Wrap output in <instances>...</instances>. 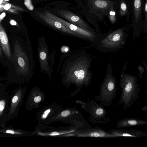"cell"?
<instances>
[{
	"label": "cell",
	"mask_w": 147,
	"mask_h": 147,
	"mask_svg": "<svg viewBox=\"0 0 147 147\" xmlns=\"http://www.w3.org/2000/svg\"><path fill=\"white\" fill-rule=\"evenodd\" d=\"M145 0H130L133 34L137 36L143 29V10Z\"/></svg>",
	"instance_id": "obj_7"
},
{
	"label": "cell",
	"mask_w": 147,
	"mask_h": 147,
	"mask_svg": "<svg viewBox=\"0 0 147 147\" xmlns=\"http://www.w3.org/2000/svg\"><path fill=\"white\" fill-rule=\"evenodd\" d=\"M0 45L6 56L9 60L11 58L9 44L7 35L2 25L0 24Z\"/></svg>",
	"instance_id": "obj_14"
},
{
	"label": "cell",
	"mask_w": 147,
	"mask_h": 147,
	"mask_svg": "<svg viewBox=\"0 0 147 147\" xmlns=\"http://www.w3.org/2000/svg\"><path fill=\"white\" fill-rule=\"evenodd\" d=\"M127 64L126 62L121 74L120 86L121 93L118 104H123V109L125 110L131 107L137 100L140 91L137 77L125 73Z\"/></svg>",
	"instance_id": "obj_4"
},
{
	"label": "cell",
	"mask_w": 147,
	"mask_h": 147,
	"mask_svg": "<svg viewBox=\"0 0 147 147\" xmlns=\"http://www.w3.org/2000/svg\"><path fill=\"white\" fill-rule=\"evenodd\" d=\"M116 91L115 79L113 75L112 67L109 63L107 66L106 75L101 83L99 94L95 96V99L102 106L109 107L116 97Z\"/></svg>",
	"instance_id": "obj_6"
},
{
	"label": "cell",
	"mask_w": 147,
	"mask_h": 147,
	"mask_svg": "<svg viewBox=\"0 0 147 147\" xmlns=\"http://www.w3.org/2000/svg\"><path fill=\"white\" fill-rule=\"evenodd\" d=\"M70 113V111L68 110H67L62 111L61 113V115L62 117H66L68 116Z\"/></svg>",
	"instance_id": "obj_21"
},
{
	"label": "cell",
	"mask_w": 147,
	"mask_h": 147,
	"mask_svg": "<svg viewBox=\"0 0 147 147\" xmlns=\"http://www.w3.org/2000/svg\"><path fill=\"white\" fill-rule=\"evenodd\" d=\"M35 13L38 17L55 30L66 36H73L80 38V36L78 34L71 30L59 22L49 16L45 13L36 12Z\"/></svg>",
	"instance_id": "obj_10"
},
{
	"label": "cell",
	"mask_w": 147,
	"mask_h": 147,
	"mask_svg": "<svg viewBox=\"0 0 147 147\" xmlns=\"http://www.w3.org/2000/svg\"><path fill=\"white\" fill-rule=\"evenodd\" d=\"M144 17L143 21V29L144 33H147V0H145L143 10Z\"/></svg>",
	"instance_id": "obj_19"
},
{
	"label": "cell",
	"mask_w": 147,
	"mask_h": 147,
	"mask_svg": "<svg viewBox=\"0 0 147 147\" xmlns=\"http://www.w3.org/2000/svg\"><path fill=\"white\" fill-rule=\"evenodd\" d=\"M5 105V101L1 100L0 101V113H1L4 109Z\"/></svg>",
	"instance_id": "obj_22"
},
{
	"label": "cell",
	"mask_w": 147,
	"mask_h": 147,
	"mask_svg": "<svg viewBox=\"0 0 147 147\" xmlns=\"http://www.w3.org/2000/svg\"><path fill=\"white\" fill-rule=\"evenodd\" d=\"M85 136L98 138H116V136L110 133L109 131L98 127L90 129L85 133Z\"/></svg>",
	"instance_id": "obj_17"
},
{
	"label": "cell",
	"mask_w": 147,
	"mask_h": 147,
	"mask_svg": "<svg viewBox=\"0 0 147 147\" xmlns=\"http://www.w3.org/2000/svg\"><path fill=\"white\" fill-rule=\"evenodd\" d=\"M10 23L12 25L15 26L17 25L16 22L15 20H12L10 21Z\"/></svg>",
	"instance_id": "obj_27"
},
{
	"label": "cell",
	"mask_w": 147,
	"mask_h": 147,
	"mask_svg": "<svg viewBox=\"0 0 147 147\" xmlns=\"http://www.w3.org/2000/svg\"><path fill=\"white\" fill-rule=\"evenodd\" d=\"M9 3L5 1L4 0H0V4H5Z\"/></svg>",
	"instance_id": "obj_28"
},
{
	"label": "cell",
	"mask_w": 147,
	"mask_h": 147,
	"mask_svg": "<svg viewBox=\"0 0 147 147\" xmlns=\"http://www.w3.org/2000/svg\"><path fill=\"white\" fill-rule=\"evenodd\" d=\"M50 111V109H48L45 111L44 114L42 116V117L43 119H45L47 117L48 114L49 113Z\"/></svg>",
	"instance_id": "obj_23"
},
{
	"label": "cell",
	"mask_w": 147,
	"mask_h": 147,
	"mask_svg": "<svg viewBox=\"0 0 147 147\" xmlns=\"http://www.w3.org/2000/svg\"><path fill=\"white\" fill-rule=\"evenodd\" d=\"M13 53L17 71L24 77L31 78L34 73V64L30 43L24 48L16 43Z\"/></svg>",
	"instance_id": "obj_5"
},
{
	"label": "cell",
	"mask_w": 147,
	"mask_h": 147,
	"mask_svg": "<svg viewBox=\"0 0 147 147\" xmlns=\"http://www.w3.org/2000/svg\"><path fill=\"white\" fill-rule=\"evenodd\" d=\"M5 1H9V0H4Z\"/></svg>",
	"instance_id": "obj_32"
},
{
	"label": "cell",
	"mask_w": 147,
	"mask_h": 147,
	"mask_svg": "<svg viewBox=\"0 0 147 147\" xmlns=\"http://www.w3.org/2000/svg\"><path fill=\"white\" fill-rule=\"evenodd\" d=\"M45 13L51 18L59 22L71 30L78 34L80 36L81 39L89 41L93 44L97 40L100 34H95L86 31L73 24L62 20L51 13L48 11H46Z\"/></svg>",
	"instance_id": "obj_9"
},
{
	"label": "cell",
	"mask_w": 147,
	"mask_h": 147,
	"mask_svg": "<svg viewBox=\"0 0 147 147\" xmlns=\"http://www.w3.org/2000/svg\"><path fill=\"white\" fill-rule=\"evenodd\" d=\"M117 10L118 17H126L129 21L131 16V7L130 2L128 0H119Z\"/></svg>",
	"instance_id": "obj_16"
},
{
	"label": "cell",
	"mask_w": 147,
	"mask_h": 147,
	"mask_svg": "<svg viewBox=\"0 0 147 147\" xmlns=\"http://www.w3.org/2000/svg\"><path fill=\"white\" fill-rule=\"evenodd\" d=\"M92 58L85 52L75 53L67 56L60 75L63 82L87 86L92 82L90 70Z\"/></svg>",
	"instance_id": "obj_1"
},
{
	"label": "cell",
	"mask_w": 147,
	"mask_h": 147,
	"mask_svg": "<svg viewBox=\"0 0 147 147\" xmlns=\"http://www.w3.org/2000/svg\"><path fill=\"white\" fill-rule=\"evenodd\" d=\"M18 98L17 96H14L13 97V98L12 99V103L14 104L16 103V102H17L18 100Z\"/></svg>",
	"instance_id": "obj_25"
},
{
	"label": "cell",
	"mask_w": 147,
	"mask_h": 147,
	"mask_svg": "<svg viewBox=\"0 0 147 147\" xmlns=\"http://www.w3.org/2000/svg\"><path fill=\"white\" fill-rule=\"evenodd\" d=\"M119 0H86L87 17L88 21L99 34L100 31L98 22L107 24L105 18L108 17L112 11L117 10Z\"/></svg>",
	"instance_id": "obj_2"
},
{
	"label": "cell",
	"mask_w": 147,
	"mask_h": 147,
	"mask_svg": "<svg viewBox=\"0 0 147 147\" xmlns=\"http://www.w3.org/2000/svg\"><path fill=\"white\" fill-rule=\"evenodd\" d=\"M24 4L29 10L32 11L34 9V7L31 0H24Z\"/></svg>",
	"instance_id": "obj_20"
},
{
	"label": "cell",
	"mask_w": 147,
	"mask_h": 147,
	"mask_svg": "<svg viewBox=\"0 0 147 147\" xmlns=\"http://www.w3.org/2000/svg\"><path fill=\"white\" fill-rule=\"evenodd\" d=\"M0 57L2 58H3V53L0 47Z\"/></svg>",
	"instance_id": "obj_31"
},
{
	"label": "cell",
	"mask_w": 147,
	"mask_h": 147,
	"mask_svg": "<svg viewBox=\"0 0 147 147\" xmlns=\"http://www.w3.org/2000/svg\"><path fill=\"white\" fill-rule=\"evenodd\" d=\"M41 100V97L39 96L35 97L34 98V101L36 103L39 102Z\"/></svg>",
	"instance_id": "obj_24"
},
{
	"label": "cell",
	"mask_w": 147,
	"mask_h": 147,
	"mask_svg": "<svg viewBox=\"0 0 147 147\" xmlns=\"http://www.w3.org/2000/svg\"><path fill=\"white\" fill-rule=\"evenodd\" d=\"M109 132L117 137L121 136L139 138L147 136V132L133 129H113Z\"/></svg>",
	"instance_id": "obj_13"
},
{
	"label": "cell",
	"mask_w": 147,
	"mask_h": 147,
	"mask_svg": "<svg viewBox=\"0 0 147 147\" xmlns=\"http://www.w3.org/2000/svg\"><path fill=\"white\" fill-rule=\"evenodd\" d=\"M3 8L4 10L14 13H17L19 11H26L24 9L9 3L5 4Z\"/></svg>",
	"instance_id": "obj_18"
},
{
	"label": "cell",
	"mask_w": 147,
	"mask_h": 147,
	"mask_svg": "<svg viewBox=\"0 0 147 147\" xmlns=\"http://www.w3.org/2000/svg\"><path fill=\"white\" fill-rule=\"evenodd\" d=\"M57 10L59 15L69 21L70 23L89 32L99 34L84 20L75 14L63 10Z\"/></svg>",
	"instance_id": "obj_12"
},
{
	"label": "cell",
	"mask_w": 147,
	"mask_h": 147,
	"mask_svg": "<svg viewBox=\"0 0 147 147\" xmlns=\"http://www.w3.org/2000/svg\"><path fill=\"white\" fill-rule=\"evenodd\" d=\"M90 104V113L91 122L93 124H108L110 122V118L106 116L107 113L103 106L94 101L91 102Z\"/></svg>",
	"instance_id": "obj_11"
},
{
	"label": "cell",
	"mask_w": 147,
	"mask_h": 147,
	"mask_svg": "<svg viewBox=\"0 0 147 147\" xmlns=\"http://www.w3.org/2000/svg\"><path fill=\"white\" fill-rule=\"evenodd\" d=\"M38 53L41 72H44L50 78H51L52 69L49 63L50 56H49L48 48L46 38L44 36L40 37L38 39Z\"/></svg>",
	"instance_id": "obj_8"
},
{
	"label": "cell",
	"mask_w": 147,
	"mask_h": 147,
	"mask_svg": "<svg viewBox=\"0 0 147 147\" xmlns=\"http://www.w3.org/2000/svg\"><path fill=\"white\" fill-rule=\"evenodd\" d=\"M6 132L8 133L12 134H15V132L11 130H7L6 131Z\"/></svg>",
	"instance_id": "obj_29"
},
{
	"label": "cell",
	"mask_w": 147,
	"mask_h": 147,
	"mask_svg": "<svg viewBox=\"0 0 147 147\" xmlns=\"http://www.w3.org/2000/svg\"><path fill=\"white\" fill-rule=\"evenodd\" d=\"M5 4H0V12L3 11L4 9L3 7Z\"/></svg>",
	"instance_id": "obj_30"
},
{
	"label": "cell",
	"mask_w": 147,
	"mask_h": 147,
	"mask_svg": "<svg viewBox=\"0 0 147 147\" xmlns=\"http://www.w3.org/2000/svg\"><path fill=\"white\" fill-rule=\"evenodd\" d=\"M118 128H126L131 127L147 124V121L134 118H125L117 122Z\"/></svg>",
	"instance_id": "obj_15"
},
{
	"label": "cell",
	"mask_w": 147,
	"mask_h": 147,
	"mask_svg": "<svg viewBox=\"0 0 147 147\" xmlns=\"http://www.w3.org/2000/svg\"><path fill=\"white\" fill-rule=\"evenodd\" d=\"M126 26L102 34L93 44L100 51L115 52L125 45L128 36Z\"/></svg>",
	"instance_id": "obj_3"
},
{
	"label": "cell",
	"mask_w": 147,
	"mask_h": 147,
	"mask_svg": "<svg viewBox=\"0 0 147 147\" xmlns=\"http://www.w3.org/2000/svg\"><path fill=\"white\" fill-rule=\"evenodd\" d=\"M6 13L5 12H3L0 15V24L1 21L5 16Z\"/></svg>",
	"instance_id": "obj_26"
}]
</instances>
